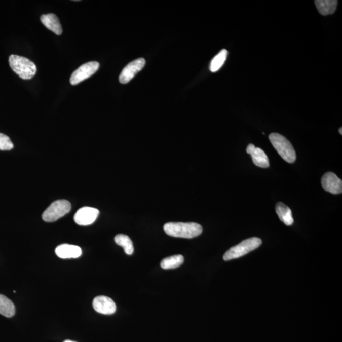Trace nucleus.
Here are the masks:
<instances>
[{
  "label": "nucleus",
  "mask_w": 342,
  "mask_h": 342,
  "mask_svg": "<svg viewBox=\"0 0 342 342\" xmlns=\"http://www.w3.org/2000/svg\"><path fill=\"white\" fill-rule=\"evenodd\" d=\"M164 232L172 237L193 238L202 233L201 225L195 222H168L164 226Z\"/></svg>",
  "instance_id": "f257e3e1"
},
{
  "label": "nucleus",
  "mask_w": 342,
  "mask_h": 342,
  "mask_svg": "<svg viewBox=\"0 0 342 342\" xmlns=\"http://www.w3.org/2000/svg\"><path fill=\"white\" fill-rule=\"evenodd\" d=\"M9 60L12 70L23 80H30L37 72L36 65L27 58L12 55Z\"/></svg>",
  "instance_id": "f03ea898"
},
{
  "label": "nucleus",
  "mask_w": 342,
  "mask_h": 342,
  "mask_svg": "<svg viewBox=\"0 0 342 342\" xmlns=\"http://www.w3.org/2000/svg\"><path fill=\"white\" fill-rule=\"evenodd\" d=\"M269 139L274 148L282 157L284 161L288 163H293L296 160V152L292 144L285 136L278 133H271Z\"/></svg>",
  "instance_id": "7ed1b4c3"
},
{
  "label": "nucleus",
  "mask_w": 342,
  "mask_h": 342,
  "mask_svg": "<svg viewBox=\"0 0 342 342\" xmlns=\"http://www.w3.org/2000/svg\"><path fill=\"white\" fill-rule=\"evenodd\" d=\"M262 244L259 238L252 237L243 240L239 244L234 246L225 253L223 258L225 261L235 259L252 252Z\"/></svg>",
  "instance_id": "20e7f679"
},
{
  "label": "nucleus",
  "mask_w": 342,
  "mask_h": 342,
  "mask_svg": "<svg viewBox=\"0 0 342 342\" xmlns=\"http://www.w3.org/2000/svg\"><path fill=\"white\" fill-rule=\"evenodd\" d=\"M71 210L70 203L66 200L53 202L42 215L43 220L47 222H55L68 214Z\"/></svg>",
  "instance_id": "39448f33"
},
{
  "label": "nucleus",
  "mask_w": 342,
  "mask_h": 342,
  "mask_svg": "<svg viewBox=\"0 0 342 342\" xmlns=\"http://www.w3.org/2000/svg\"><path fill=\"white\" fill-rule=\"evenodd\" d=\"M99 67L100 63L97 62H90L80 66L71 75L70 79L71 85H78L86 79L90 78L98 70Z\"/></svg>",
  "instance_id": "423d86ee"
},
{
  "label": "nucleus",
  "mask_w": 342,
  "mask_h": 342,
  "mask_svg": "<svg viewBox=\"0 0 342 342\" xmlns=\"http://www.w3.org/2000/svg\"><path fill=\"white\" fill-rule=\"evenodd\" d=\"M145 60L143 58H139L128 63L123 68L120 75H119V82L121 84L129 83L139 71L142 70V68L145 65Z\"/></svg>",
  "instance_id": "0eeeda50"
},
{
  "label": "nucleus",
  "mask_w": 342,
  "mask_h": 342,
  "mask_svg": "<svg viewBox=\"0 0 342 342\" xmlns=\"http://www.w3.org/2000/svg\"><path fill=\"white\" fill-rule=\"evenodd\" d=\"M99 210L93 207L81 208L75 213L73 219L76 224L80 225H88L93 224L99 215Z\"/></svg>",
  "instance_id": "6e6552de"
},
{
  "label": "nucleus",
  "mask_w": 342,
  "mask_h": 342,
  "mask_svg": "<svg viewBox=\"0 0 342 342\" xmlns=\"http://www.w3.org/2000/svg\"><path fill=\"white\" fill-rule=\"evenodd\" d=\"M321 184L325 191L332 194H340L342 192L341 180L333 172H328L323 175Z\"/></svg>",
  "instance_id": "1a4fd4ad"
},
{
  "label": "nucleus",
  "mask_w": 342,
  "mask_h": 342,
  "mask_svg": "<svg viewBox=\"0 0 342 342\" xmlns=\"http://www.w3.org/2000/svg\"><path fill=\"white\" fill-rule=\"evenodd\" d=\"M93 307L97 313L105 315H110L116 311L115 302L112 299L106 296H98L94 298Z\"/></svg>",
  "instance_id": "9d476101"
},
{
  "label": "nucleus",
  "mask_w": 342,
  "mask_h": 342,
  "mask_svg": "<svg viewBox=\"0 0 342 342\" xmlns=\"http://www.w3.org/2000/svg\"><path fill=\"white\" fill-rule=\"evenodd\" d=\"M247 153L252 157L253 163L256 166L267 168L270 166V162L267 155L260 148H257L253 144H248L247 148Z\"/></svg>",
  "instance_id": "9b49d317"
},
{
  "label": "nucleus",
  "mask_w": 342,
  "mask_h": 342,
  "mask_svg": "<svg viewBox=\"0 0 342 342\" xmlns=\"http://www.w3.org/2000/svg\"><path fill=\"white\" fill-rule=\"evenodd\" d=\"M55 253L61 258H76L82 254V250L78 246L62 244L56 248Z\"/></svg>",
  "instance_id": "f8f14e48"
},
{
  "label": "nucleus",
  "mask_w": 342,
  "mask_h": 342,
  "mask_svg": "<svg viewBox=\"0 0 342 342\" xmlns=\"http://www.w3.org/2000/svg\"><path fill=\"white\" fill-rule=\"evenodd\" d=\"M41 22L48 29L52 30L58 35L62 34V27L58 18L53 14L42 15L40 18Z\"/></svg>",
  "instance_id": "ddd939ff"
},
{
  "label": "nucleus",
  "mask_w": 342,
  "mask_h": 342,
  "mask_svg": "<svg viewBox=\"0 0 342 342\" xmlns=\"http://www.w3.org/2000/svg\"><path fill=\"white\" fill-rule=\"evenodd\" d=\"M276 214L280 218L281 221L286 225H291L293 224L292 212L287 205L282 202H278L276 205Z\"/></svg>",
  "instance_id": "4468645a"
},
{
  "label": "nucleus",
  "mask_w": 342,
  "mask_h": 342,
  "mask_svg": "<svg viewBox=\"0 0 342 342\" xmlns=\"http://www.w3.org/2000/svg\"><path fill=\"white\" fill-rule=\"evenodd\" d=\"M314 2L317 9L323 15L333 14L338 5V1L336 0H316Z\"/></svg>",
  "instance_id": "2eb2a0df"
},
{
  "label": "nucleus",
  "mask_w": 342,
  "mask_h": 342,
  "mask_svg": "<svg viewBox=\"0 0 342 342\" xmlns=\"http://www.w3.org/2000/svg\"><path fill=\"white\" fill-rule=\"evenodd\" d=\"M15 314V307L9 298L0 294V314L7 317L12 318Z\"/></svg>",
  "instance_id": "dca6fc26"
},
{
  "label": "nucleus",
  "mask_w": 342,
  "mask_h": 342,
  "mask_svg": "<svg viewBox=\"0 0 342 342\" xmlns=\"http://www.w3.org/2000/svg\"><path fill=\"white\" fill-rule=\"evenodd\" d=\"M184 262L183 256L176 255L164 258L161 261V266L164 270H171L179 267Z\"/></svg>",
  "instance_id": "f3484780"
},
{
  "label": "nucleus",
  "mask_w": 342,
  "mask_h": 342,
  "mask_svg": "<svg viewBox=\"0 0 342 342\" xmlns=\"http://www.w3.org/2000/svg\"><path fill=\"white\" fill-rule=\"evenodd\" d=\"M115 242L117 244L123 247L126 254L129 255L133 254L134 252L133 243L128 236L123 234L116 235Z\"/></svg>",
  "instance_id": "a211bd4d"
},
{
  "label": "nucleus",
  "mask_w": 342,
  "mask_h": 342,
  "mask_svg": "<svg viewBox=\"0 0 342 342\" xmlns=\"http://www.w3.org/2000/svg\"><path fill=\"white\" fill-rule=\"evenodd\" d=\"M227 51L222 50L215 57L213 58L210 62L209 69L212 72H215L219 70L222 66L224 65L227 57Z\"/></svg>",
  "instance_id": "6ab92c4d"
},
{
  "label": "nucleus",
  "mask_w": 342,
  "mask_h": 342,
  "mask_svg": "<svg viewBox=\"0 0 342 342\" xmlns=\"http://www.w3.org/2000/svg\"><path fill=\"white\" fill-rule=\"evenodd\" d=\"M14 148L13 144L9 136L0 133V150H10Z\"/></svg>",
  "instance_id": "aec40b11"
},
{
  "label": "nucleus",
  "mask_w": 342,
  "mask_h": 342,
  "mask_svg": "<svg viewBox=\"0 0 342 342\" xmlns=\"http://www.w3.org/2000/svg\"><path fill=\"white\" fill-rule=\"evenodd\" d=\"M342 128H340V129H339V133H340V134H342Z\"/></svg>",
  "instance_id": "412c9836"
},
{
  "label": "nucleus",
  "mask_w": 342,
  "mask_h": 342,
  "mask_svg": "<svg viewBox=\"0 0 342 342\" xmlns=\"http://www.w3.org/2000/svg\"><path fill=\"white\" fill-rule=\"evenodd\" d=\"M63 342H75V341H71V340H68H68H65V341H63Z\"/></svg>",
  "instance_id": "4be33fe9"
}]
</instances>
